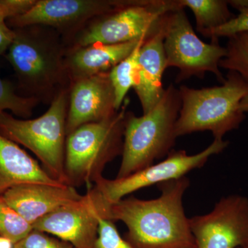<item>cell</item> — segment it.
<instances>
[{
  "label": "cell",
  "instance_id": "obj_1",
  "mask_svg": "<svg viewBox=\"0 0 248 248\" xmlns=\"http://www.w3.org/2000/svg\"><path fill=\"white\" fill-rule=\"evenodd\" d=\"M158 198L122 199L111 205L110 220L128 228L124 239L134 248L196 247L183 198L190 186L187 177L161 183Z\"/></svg>",
  "mask_w": 248,
  "mask_h": 248
},
{
  "label": "cell",
  "instance_id": "obj_2",
  "mask_svg": "<svg viewBox=\"0 0 248 248\" xmlns=\"http://www.w3.org/2000/svg\"><path fill=\"white\" fill-rule=\"evenodd\" d=\"M12 29L14 39L4 55L14 68L18 87L26 97L51 104L71 85L62 35L55 29L42 26Z\"/></svg>",
  "mask_w": 248,
  "mask_h": 248
},
{
  "label": "cell",
  "instance_id": "obj_3",
  "mask_svg": "<svg viewBox=\"0 0 248 248\" xmlns=\"http://www.w3.org/2000/svg\"><path fill=\"white\" fill-rule=\"evenodd\" d=\"M180 108L179 89L171 83L161 100L149 112L137 117L127 111L122 160L116 179L146 169L173 151Z\"/></svg>",
  "mask_w": 248,
  "mask_h": 248
},
{
  "label": "cell",
  "instance_id": "obj_4",
  "mask_svg": "<svg viewBox=\"0 0 248 248\" xmlns=\"http://www.w3.org/2000/svg\"><path fill=\"white\" fill-rule=\"evenodd\" d=\"M179 91L177 138L210 131L215 140H223L226 133L239 128L246 118L240 104L248 94V82L236 72L228 71L221 86L195 89L182 85Z\"/></svg>",
  "mask_w": 248,
  "mask_h": 248
},
{
  "label": "cell",
  "instance_id": "obj_5",
  "mask_svg": "<svg viewBox=\"0 0 248 248\" xmlns=\"http://www.w3.org/2000/svg\"><path fill=\"white\" fill-rule=\"evenodd\" d=\"M128 103L107 120L85 124L67 135L64 172L67 185L95 184L108 164L122 155Z\"/></svg>",
  "mask_w": 248,
  "mask_h": 248
},
{
  "label": "cell",
  "instance_id": "obj_6",
  "mask_svg": "<svg viewBox=\"0 0 248 248\" xmlns=\"http://www.w3.org/2000/svg\"><path fill=\"white\" fill-rule=\"evenodd\" d=\"M69 88L59 93L37 118L20 120L7 112L0 114V133L32 152L45 172L63 185Z\"/></svg>",
  "mask_w": 248,
  "mask_h": 248
},
{
  "label": "cell",
  "instance_id": "obj_7",
  "mask_svg": "<svg viewBox=\"0 0 248 248\" xmlns=\"http://www.w3.org/2000/svg\"><path fill=\"white\" fill-rule=\"evenodd\" d=\"M180 9L179 0H130L124 7L90 21L63 42L68 50L148 39L159 31L168 13Z\"/></svg>",
  "mask_w": 248,
  "mask_h": 248
},
{
  "label": "cell",
  "instance_id": "obj_8",
  "mask_svg": "<svg viewBox=\"0 0 248 248\" xmlns=\"http://www.w3.org/2000/svg\"><path fill=\"white\" fill-rule=\"evenodd\" d=\"M164 48L166 68L179 69L176 83L196 77L203 79L212 73L221 84L225 78L219 63L226 55V47L218 42L205 43L192 28L184 9L167 14L165 18Z\"/></svg>",
  "mask_w": 248,
  "mask_h": 248
},
{
  "label": "cell",
  "instance_id": "obj_9",
  "mask_svg": "<svg viewBox=\"0 0 248 248\" xmlns=\"http://www.w3.org/2000/svg\"><path fill=\"white\" fill-rule=\"evenodd\" d=\"M111 205L94 186L80 200L36 221L32 229L54 235L76 248H93L101 220H110Z\"/></svg>",
  "mask_w": 248,
  "mask_h": 248
},
{
  "label": "cell",
  "instance_id": "obj_10",
  "mask_svg": "<svg viewBox=\"0 0 248 248\" xmlns=\"http://www.w3.org/2000/svg\"><path fill=\"white\" fill-rule=\"evenodd\" d=\"M228 144V141L214 140L208 148L193 155H187L184 150L172 151L159 164H153L122 179L101 177L94 186L108 202L115 203L140 189L186 177L192 170L203 167L210 156L224 151Z\"/></svg>",
  "mask_w": 248,
  "mask_h": 248
},
{
  "label": "cell",
  "instance_id": "obj_11",
  "mask_svg": "<svg viewBox=\"0 0 248 248\" xmlns=\"http://www.w3.org/2000/svg\"><path fill=\"white\" fill-rule=\"evenodd\" d=\"M130 0H37L25 14L11 18V29L42 26L58 31L63 40L94 18L124 7Z\"/></svg>",
  "mask_w": 248,
  "mask_h": 248
},
{
  "label": "cell",
  "instance_id": "obj_12",
  "mask_svg": "<svg viewBox=\"0 0 248 248\" xmlns=\"http://www.w3.org/2000/svg\"><path fill=\"white\" fill-rule=\"evenodd\" d=\"M197 248H237L248 244V198L223 197L206 215L189 218Z\"/></svg>",
  "mask_w": 248,
  "mask_h": 248
},
{
  "label": "cell",
  "instance_id": "obj_13",
  "mask_svg": "<svg viewBox=\"0 0 248 248\" xmlns=\"http://www.w3.org/2000/svg\"><path fill=\"white\" fill-rule=\"evenodd\" d=\"M117 112L109 73L71 83L66 119V134L85 124L107 120Z\"/></svg>",
  "mask_w": 248,
  "mask_h": 248
},
{
  "label": "cell",
  "instance_id": "obj_14",
  "mask_svg": "<svg viewBox=\"0 0 248 248\" xmlns=\"http://www.w3.org/2000/svg\"><path fill=\"white\" fill-rule=\"evenodd\" d=\"M2 196L6 203L31 226L60 207L82 197L72 186L44 184L14 186Z\"/></svg>",
  "mask_w": 248,
  "mask_h": 248
},
{
  "label": "cell",
  "instance_id": "obj_15",
  "mask_svg": "<svg viewBox=\"0 0 248 248\" xmlns=\"http://www.w3.org/2000/svg\"><path fill=\"white\" fill-rule=\"evenodd\" d=\"M166 16L159 31L144 41L139 53L138 73L133 89L143 114L151 111L165 93L162 77L167 69L164 48Z\"/></svg>",
  "mask_w": 248,
  "mask_h": 248
},
{
  "label": "cell",
  "instance_id": "obj_16",
  "mask_svg": "<svg viewBox=\"0 0 248 248\" xmlns=\"http://www.w3.org/2000/svg\"><path fill=\"white\" fill-rule=\"evenodd\" d=\"M141 40L119 45L94 44L66 50L65 62L71 83L109 73L135 50Z\"/></svg>",
  "mask_w": 248,
  "mask_h": 248
},
{
  "label": "cell",
  "instance_id": "obj_17",
  "mask_svg": "<svg viewBox=\"0 0 248 248\" xmlns=\"http://www.w3.org/2000/svg\"><path fill=\"white\" fill-rule=\"evenodd\" d=\"M26 184L64 186L50 177L19 145L0 133V195Z\"/></svg>",
  "mask_w": 248,
  "mask_h": 248
},
{
  "label": "cell",
  "instance_id": "obj_18",
  "mask_svg": "<svg viewBox=\"0 0 248 248\" xmlns=\"http://www.w3.org/2000/svg\"><path fill=\"white\" fill-rule=\"evenodd\" d=\"M179 2L184 9L188 8L192 11L196 29L203 36L235 17L226 0H179Z\"/></svg>",
  "mask_w": 248,
  "mask_h": 248
},
{
  "label": "cell",
  "instance_id": "obj_19",
  "mask_svg": "<svg viewBox=\"0 0 248 248\" xmlns=\"http://www.w3.org/2000/svg\"><path fill=\"white\" fill-rule=\"evenodd\" d=\"M146 40H141L127 58L109 72V77L115 93L117 111L122 107L129 91L135 86L138 73L139 53L141 45Z\"/></svg>",
  "mask_w": 248,
  "mask_h": 248
},
{
  "label": "cell",
  "instance_id": "obj_20",
  "mask_svg": "<svg viewBox=\"0 0 248 248\" xmlns=\"http://www.w3.org/2000/svg\"><path fill=\"white\" fill-rule=\"evenodd\" d=\"M226 48L219 68L236 72L248 82V31L228 37Z\"/></svg>",
  "mask_w": 248,
  "mask_h": 248
},
{
  "label": "cell",
  "instance_id": "obj_21",
  "mask_svg": "<svg viewBox=\"0 0 248 248\" xmlns=\"http://www.w3.org/2000/svg\"><path fill=\"white\" fill-rule=\"evenodd\" d=\"M40 103L35 98L18 94L13 83L0 75V114L10 110L17 117L27 120Z\"/></svg>",
  "mask_w": 248,
  "mask_h": 248
},
{
  "label": "cell",
  "instance_id": "obj_22",
  "mask_svg": "<svg viewBox=\"0 0 248 248\" xmlns=\"http://www.w3.org/2000/svg\"><path fill=\"white\" fill-rule=\"evenodd\" d=\"M32 230V226L6 203L2 195H0V236L11 239L16 244Z\"/></svg>",
  "mask_w": 248,
  "mask_h": 248
},
{
  "label": "cell",
  "instance_id": "obj_23",
  "mask_svg": "<svg viewBox=\"0 0 248 248\" xmlns=\"http://www.w3.org/2000/svg\"><path fill=\"white\" fill-rule=\"evenodd\" d=\"M93 248H134L121 236L115 222L101 220Z\"/></svg>",
  "mask_w": 248,
  "mask_h": 248
},
{
  "label": "cell",
  "instance_id": "obj_24",
  "mask_svg": "<svg viewBox=\"0 0 248 248\" xmlns=\"http://www.w3.org/2000/svg\"><path fill=\"white\" fill-rule=\"evenodd\" d=\"M14 248H76L70 243L53 237L43 232L32 230L24 239L15 244Z\"/></svg>",
  "mask_w": 248,
  "mask_h": 248
},
{
  "label": "cell",
  "instance_id": "obj_25",
  "mask_svg": "<svg viewBox=\"0 0 248 248\" xmlns=\"http://www.w3.org/2000/svg\"><path fill=\"white\" fill-rule=\"evenodd\" d=\"M248 31V9L241 11L224 25L205 34L204 37L210 39L211 42H218L220 37H230L239 32Z\"/></svg>",
  "mask_w": 248,
  "mask_h": 248
},
{
  "label": "cell",
  "instance_id": "obj_26",
  "mask_svg": "<svg viewBox=\"0 0 248 248\" xmlns=\"http://www.w3.org/2000/svg\"><path fill=\"white\" fill-rule=\"evenodd\" d=\"M37 0H0V24H6L11 18L25 14Z\"/></svg>",
  "mask_w": 248,
  "mask_h": 248
},
{
  "label": "cell",
  "instance_id": "obj_27",
  "mask_svg": "<svg viewBox=\"0 0 248 248\" xmlns=\"http://www.w3.org/2000/svg\"><path fill=\"white\" fill-rule=\"evenodd\" d=\"M15 37L14 29L6 24H0V56L4 55Z\"/></svg>",
  "mask_w": 248,
  "mask_h": 248
},
{
  "label": "cell",
  "instance_id": "obj_28",
  "mask_svg": "<svg viewBox=\"0 0 248 248\" xmlns=\"http://www.w3.org/2000/svg\"><path fill=\"white\" fill-rule=\"evenodd\" d=\"M229 6L239 11V12L248 9V0H229L228 1Z\"/></svg>",
  "mask_w": 248,
  "mask_h": 248
},
{
  "label": "cell",
  "instance_id": "obj_29",
  "mask_svg": "<svg viewBox=\"0 0 248 248\" xmlns=\"http://www.w3.org/2000/svg\"><path fill=\"white\" fill-rule=\"evenodd\" d=\"M15 244L11 239L0 236V248H14Z\"/></svg>",
  "mask_w": 248,
  "mask_h": 248
},
{
  "label": "cell",
  "instance_id": "obj_30",
  "mask_svg": "<svg viewBox=\"0 0 248 248\" xmlns=\"http://www.w3.org/2000/svg\"><path fill=\"white\" fill-rule=\"evenodd\" d=\"M240 109L244 113L248 112V94H246L241 101V104H240Z\"/></svg>",
  "mask_w": 248,
  "mask_h": 248
},
{
  "label": "cell",
  "instance_id": "obj_31",
  "mask_svg": "<svg viewBox=\"0 0 248 248\" xmlns=\"http://www.w3.org/2000/svg\"><path fill=\"white\" fill-rule=\"evenodd\" d=\"M237 248H248V244L245 245L244 246H241V247H239Z\"/></svg>",
  "mask_w": 248,
  "mask_h": 248
},
{
  "label": "cell",
  "instance_id": "obj_32",
  "mask_svg": "<svg viewBox=\"0 0 248 248\" xmlns=\"http://www.w3.org/2000/svg\"><path fill=\"white\" fill-rule=\"evenodd\" d=\"M197 248L194 247V248Z\"/></svg>",
  "mask_w": 248,
  "mask_h": 248
}]
</instances>
